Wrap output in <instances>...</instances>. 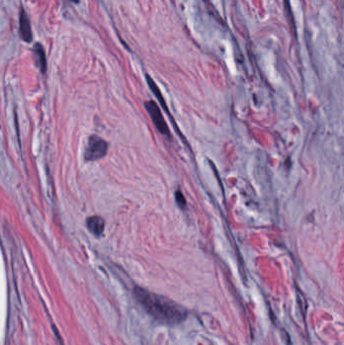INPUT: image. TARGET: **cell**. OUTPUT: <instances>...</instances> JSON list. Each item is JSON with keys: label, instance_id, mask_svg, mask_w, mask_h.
<instances>
[{"label": "cell", "instance_id": "6da1fadb", "mask_svg": "<svg viewBox=\"0 0 344 345\" xmlns=\"http://www.w3.org/2000/svg\"><path fill=\"white\" fill-rule=\"evenodd\" d=\"M134 296L145 310L158 321L174 325L181 323L187 317L186 310L163 296L151 293L143 288L134 289Z\"/></svg>", "mask_w": 344, "mask_h": 345}, {"label": "cell", "instance_id": "7a4b0ae2", "mask_svg": "<svg viewBox=\"0 0 344 345\" xmlns=\"http://www.w3.org/2000/svg\"><path fill=\"white\" fill-rule=\"evenodd\" d=\"M146 109L148 111V113L150 114L153 123L155 124L156 128L159 130V132L165 136L171 137V133H170V129L168 127V124L162 114V111L160 109V107L158 106V104L154 101H148L146 104Z\"/></svg>", "mask_w": 344, "mask_h": 345}, {"label": "cell", "instance_id": "3957f363", "mask_svg": "<svg viewBox=\"0 0 344 345\" xmlns=\"http://www.w3.org/2000/svg\"><path fill=\"white\" fill-rule=\"evenodd\" d=\"M107 143L99 136L93 135L89 139L85 150L87 161H96L102 159L107 153Z\"/></svg>", "mask_w": 344, "mask_h": 345}, {"label": "cell", "instance_id": "277c9868", "mask_svg": "<svg viewBox=\"0 0 344 345\" xmlns=\"http://www.w3.org/2000/svg\"><path fill=\"white\" fill-rule=\"evenodd\" d=\"M19 36L25 43H31L33 40L30 20L24 9H21L19 15Z\"/></svg>", "mask_w": 344, "mask_h": 345}, {"label": "cell", "instance_id": "5b68a950", "mask_svg": "<svg viewBox=\"0 0 344 345\" xmlns=\"http://www.w3.org/2000/svg\"><path fill=\"white\" fill-rule=\"evenodd\" d=\"M33 54L37 66L40 68L42 73H45L47 70V59L44 47L40 43H36L33 46Z\"/></svg>", "mask_w": 344, "mask_h": 345}, {"label": "cell", "instance_id": "8992f818", "mask_svg": "<svg viewBox=\"0 0 344 345\" xmlns=\"http://www.w3.org/2000/svg\"><path fill=\"white\" fill-rule=\"evenodd\" d=\"M87 227L96 236H100L104 230V220L100 216H92L87 219Z\"/></svg>", "mask_w": 344, "mask_h": 345}, {"label": "cell", "instance_id": "52a82bcc", "mask_svg": "<svg viewBox=\"0 0 344 345\" xmlns=\"http://www.w3.org/2000/svg\"><path fill=\"white\" fill-rule=\"evenodd\" d=\"M147 81H148V83H149V86H150V88L153 90V92H154V94L157 96V98L158 99H160V102H161V104H162V106L167 110L168 109V107H167V105H166V103H165V101H164V98H163V96H162V93H161V91H160V89L158 88V86L156 85V83L154 82V80L150 77V76H147Z\"/></svg>", "mask_w": 344, "mask_h": 345}, {"label": "cell", "instance_id": "ba28073f", "mask_svg": "<svg viewBox=\"0 0 344 345\" xmlns=\"http://www.w3.org/2000/svg\"><path fill=\"white\" fill-rule=\"evenodd\" d=\"M176 202L177 204L181 207V208H185L186 207V200L183 196V194L180 191L176 192Z\"/></svg>", "mask_w": 344, "mask_h": 345}, {"label": "cell", "instance_id": "9c48e42d", "mask_svg": "<svg viewBox=\"0 0 344 345\" xmlns=\"http://www.w3.org/2000/svg\"><path fill=\"white\" fill-rule=\"evenodd\" d=\"M70 1H72V2H75V3H78V2H79V0H70Z\"/></svg>", "mask_w": 344, "mask_h": 345}]
</instances>
